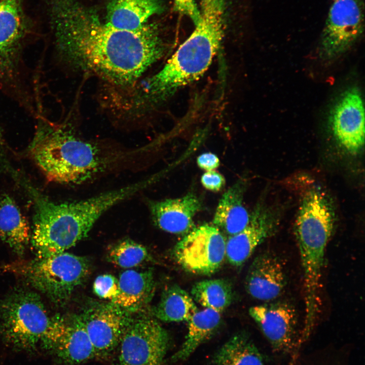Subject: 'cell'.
Masks as SVG:
<instances>
[{
  "mask_svg": "<svg viewBox=\"0 0 365 365\" xmlns=\"http://www.w3.org/2000/svg\"><path fill=\"white\" fill-rule=\"evenodd\" d=\"M245 187L243 180L235 183L223 195L215 210L213 225L229 236L242 230L249 221L243 203Z\"/></svg>",
  "mask_w": 365,
  "mask_h": 365,
  "instance_id": "obj_20",
  "label": "cell"
},
{
  "mask_svg": "<svg viewBox=\"0 0 365 365\" xmlns=\"http://www.w3.org/2000/svg\"><path fill=\"white\" fill-rule=\"evenodd\" d=\"M150 213L156 226L174 234H187L194 229L193 219L202 208L198 197L192 192L174 199L151 201Z\"/></svg>",
  "mask_w": 365,
  "mask_h": 365,
  "instance_id": "obj_17",
  "label": "cell"
},
{
  "mask_svg": "<svg viewBox=\"0 0 365 365\" xmlns=\"http://www.w3.org/2000/svg\"><path fill=\"white\" fill-rule=\"evenodd\" d=\"M41 346L69 364H80L97 356L81 315L52 317Z\"/></svg>",
  "mask_w": 365,
  "mask_h": 365,
  "instance_id": "obj_12",
  "label": "cell"
},
{
  "mask_svg": "<svg viewBox=\"0 0 365 365\" xmlns=\"http://www.w3.org/2000/svg\"><path fill=\"white\" fill-rule=\"evenodd\" d=\"M335 208L324 191L314 188L303 196L294 225V233L303 271L305 298L319 296L326 246L334 231Z\"/></svg>",
  "mask_w": 365,
  "mask_h": 365,
  "instance_id": "obj_4",
  "label": "cell"
},
{
  "mask_svg": "<svg viewBox=\"0 0 365 365\" xmlns=\"http://www.w3.org/2000/svg\"><path fill=\"white\" fill-rule=\"evenodd\" d=\"M52 319L32 291L17 289L0 302V336L15 350L33 351L41 346Z\"/></svg>",
  "mask_w": 365,
  "mask_h": 365,
  "instance_id": "obj_5",
  "label": "cell"
},
{
  "mask_svg": "<svg viewBox=\"0 0 365 365\" xmlns=\"http://www.w3.org/2000/svg\"><path fill=\"white\" fill-rule=\"evenodd\" d=\"M93 288L98 297L112 301L118 293V279L110 274L100 275L95 279Z\"/></svg>",
  "mask_w": 365,
  "mask_h": 365,
  "instance_id": "obj_28",
  "label": "cell"
},
{
  "mask_svg": "<svg viewBox=\"0 0 365 365\" xmlns=\"http://www.w3.org/2000/svg\"><path fill=\"white\" fill-rule=\"evenodd\" d=\"M363 12L361 0H334L320 39L321 58H336L356 42L363 30Z\"/></svg>",
  "mask_w": 365,
  "mask_h": 365,
  "instance_id": "obj_11",
  "label": "cell"
},
{
  "mask_svg": "<svg viewBox=\"0 0 365 365\" xmlns=\"http://www.w3.org/2000/svg\"><path fill=\"white\" fill-rule=\"evenodd\" d=\"M25 27L21 0H0V93L22 91L30 82L24 57Z\"/></svg>",
  "mask_w": 365,
  "mask_h": 365,
  "instance_id": "obj_6",
  "label": "cell"
},
{
  "mask_svg": "<svg viewBox=\"0 0 365 365\" xmlns=\"http://www.w3.org/2000/svg\"><path fill=\"white\" fill-rule=\"evenodd\" d=\"M106 259L115 265L129 268L150 261L151 257L142 244L127 239L111 246L107 252Z\"/></svg>",
  "mask_w": 365,
  "mask_h": 365,
  "instance_id": "obj_26",
  "label": "cell"
},
{
  "mask_svg": "<svg viewBox=\"0 0 365 365\" xmlns=\"http://www.w3.org/2000/svg\"><path fill=\"white\" fill-rule=\"evenodd\" d=\"M191 293L194 301L220 313L230 305L234 297L230 282L220 278L197 282L192 286Z\"/></svg>",
  "mask_w": 365,
  "mask_h": 365,
  "instance_id": "obj_25",
  "label": "cell"
},
{
  "mask_svg": "<svg viewBox=\"0 0 365 365\" xmlns=\"http://www.w3.org/2000/svg\"><path fill=\"white\" fill-rule=\"evenodd\" d=\"M277 365L272 355L263 353L247 332L235 334L215 353L210 365Z\"/></svg>",
  "mask_w": 365,
  "mask_h": 365,
  "instance_id": "obj_21",
  "label": "cell"
},
{
  "mask_svg": "<svg viewBox=\"0 0 365 365\" xmlns=\"http://www.w3.org/2000/svg\"><path fill=\"white\" fill-rule=\"evenodd\" d=\"M330 123L335 138L348 152H359L364 143V108L360 91H345L333 107Z\"/></svg>",
  "mask_w": 365,
  "mask_h": 365,
  "instance_id": "obj_13",
  "label": "cell"
},
{
  "mask_svg": "<svg viewBox=\"0 0 365 365\" xmlns=\"http://www.w3.org/2000/svg\"><path fill=\"white\" fill-rule=\"evenodd\" d=\"M0 237L19 256L24 253L31 238L27 220L7 194L0 196Z\"/></svg>",
  "mask_w": 365,
  "mask_h": 365,
  "instance_id": "obj_22",
  "label": "cell"
},
{
  "mask_svg": "<svg viewBox=\"0 0 365 365\" xmlns=\"http://www.w3.org/2000/svg\"><path fill=\"white\" fill-rule=\"evenodd\" d=\"M134 194L133 187L128 185L72 202L55 203L37 197L30 238L36 258L52 256L75 246L103 213Z\"/></svg>",
  "mask_w": 365,
  "mask_h": 365,
  "instance_id": "obj_3",
  "label": "cell"
},
{
  "mask_svg": "<svg viewBox=\"0 0 365 365\" xmlns=\"http://www.w3.org/2000/svg\"><path fill=\"white\" fill-rule=\"evenodd\" d=\"M197 310L192 296L179 286L173 284L163 291L152 314L166 322L188 321Z\"/></svg>",
  "mask_w": 365,
  "mask_h": 365,
  "instance_id": "obj_24",
  "label": "cell"
},
{
  "mask_svg": "<svg viewBox=\"0 0 365 365\" xmlns=\"http://www.w3.org/2000/svg\"><path fill=\"white\" fill-rule=\"evenodd\" d=\"M250 317L267 342L277 365H287L302 352L307 341L295 308L284 301L252 306Z\"/></svg>",
  "mask_w": 365,
  "mask_h": 365,
  "instance_id": "obj_7",
  "label": "cell"
},
{
  "mask_svg": "<svg viewBox=\"0 0 365 365\" xmlns=\"http://www.w3.org/2000/svg\"><path fill=\"white\" fill-rule=\"evenodd\" d=\"M244 284L247 293L254 299L266 302L275 301L287 285L284 263L272 252L259 254L249 267Z\"/></svg>",
  "mask_w": 365,
  "mask_h": 365,
  "instance_id": "obj_16",
  "label": "cell"
},
{
  "mask_svg": "<svg viewBox=\"0 0 365 365\" xmlns=\"http://www.w3.org/2000/svg\"><path fill=\"white\" fill-rule=\"evenodd\" d=\"M118 279V293L111 302L131 314L150 302L155 289L152 270H127L121 273Z\"/></svg>",
  "mask_w": 365,
  "mask_h": 365,
  "instance_id": "obj_18",
  "label": "cell"
},
{
  "mask_svg": "<svg viewBox=\"0 0 365 365\" xmlns=\"http://www.w3.org/2000/svg\"><path fill=\"white\" fill-rule=\"evenodd\" d=\"M81 315L97 355L106 354L118 346L133 317L111 302L94 304Z\"/></svg>",
  "mask_w": 365,
  "mask_h": 365,
  "instance_id": "obj_15",
  "label": "cell"
},
{
  "mask_svg": "<svg viewBox=\"0 0 365 365\" xmlns=\"http://www.w3.org/2000/svg\"><path fill=\"white\" fill-rule=\"evenodd\" d=\"M52 12L60 58L113 83L134 81L165 52L154 23L134 30L118 29L76 0H53Z\"/></svg>",
  "mask_w": 365,
  "mask_h": 365,
  "instance_id": "obj_1",
  "label": "cell"
},
{
  "mask_svg": "<svg viewBox=\"0 0 365 365\" xmlns=\"http://www.w3.org/2000/svg\"><path fill=\"white\" fill-rule=\"evenodd\" d=\"M221 321L220 312L210 308L197 310L188 321V330L185 340L172 356V360H182L189 357L200 345L214 334Z\"/></svg>",
  "mask_w": 365,
  "mask_h": 365,
  "instance_id": "obj_23",
  "label": "cell"
},
{
  "mask_svg": "<svg viewBox=\"0 0 365 365\" xmlns=\"http://www.w3.org/2000/svg\"><path fill=\"white\" fill-rule=\"evenodd\" d=\"M279 223L280 215L275 209L264 203L258 204L246 226L226 241V257L229 263L242 265L259 245L274 234Z\"/></svg>",
  "mask_w": 365,
  "mask_h": 365,
  "instance_id": "obj_14",
  "label": "cell"
},
{
  "mask_svg": "<svg viewBox=\"0 0 365 365\" xmlns=\"http://www.w3.org/2000/svg\"><path fill=\"white\" fill-rule=\"evenodd\" d=\"M170 345L166 330L154 317H132L118 345L119 365H163Z\"/></svg>",
  "mask_w": 365,
  "mask_h": 365,
  "instance_id": "obj_9",
  "label": "cell"
},
{
  "mask_svg": "<svg viewBox=\"0 0 365 365\" xmlns=\"http://www.w3.org/2000/svg\"><path fill=\"white\" fill-rule=\"evenodd\" d=\"M1 131H0V139H1Z\"/></svg>",
  "mask_w": 365,
  "mask_h": 365,
  "instance_id": "obj_32",
  "label": "cell"
},
{
  "mask_svg": "<svg viewBox=\"0 0 365 365\" xmlns=\"http://www.w3.org/2000/svg\"><path fill=\"white\" fill-rule=\"evenodd\" d=\"M39 118L30 150L50 181L81 184L114 169L129 158L127 150L86 141Z\"/></svg>",
  "mask_w": 365,
  "mask_h": 365,
  "instance_id": "obj_2",
  "label": "cell"
},
{
  "mask_svg": "<svg viewBox=\"0 0 365 365\" xmlns=\"http://www.w3.org/2000/svg\"><path fill=\"white\" fill-rule=\"evenodd\" d=\"M163 10L161 0H113L107 6L105 21L118 29L134 30Z\"/></svg>",
  "mask_w": 365,
  "mask_h": 365,
  "instance_id": "obj_19",
  "label": "cell"
},
{
  "mask_svg": "<svg viewBox=\"0 0 365 365\" xmlns=\"http://www.w3.org/2000/svg\"><path fill=\"white\" fill-rule=\"evenodd\" d=\"M349 345L328 346L309 353H300L287 365H350Z\"/></svg>",
  "mask_w": 365,
  "mask_h": 365,
  "instance_id": "obj_27",
  "label": "cell"
},
{
  "mask_svg": "<svg viewBox=\"0 0 365 365\" xmlns=\"http://www.w3.org/2000/svg\"><path fill=\"white\" fill-rule=\"evenodd\" d=\"M89 263L85 257L65 251L28 263L23 273L31 285L56 303L67 300L87 278Z\"/></svg>",
  "mask_w": 365,
  "mask_h": 365,
  "instance_id": "obj_8",
  "label": "cell"
},
{
  "mask_svg": "<svg viewBox=\"0 0 365 365\" xmlns=\"http://www.w3.org/2000/svg\"><path fill=\"white\" fill-rule=\"evenodd\" d=\"M201 184L207 190L212 192L220 191L225 185V179L219 172L207 171L201 176Z\"/></svg>",
  "mask_w": 365,
  "mask_h": 365,
  "instance_id": "obj_30",
  "label": "cell"
},
{
  "mask_svg": "<svg viewBox=\"0 0 365 365\" xmlns=\"http://www.w3.org/2000/svg\"><path fill=\"white\" fill-rule=\"evenodd\" d=\"M175 10L189 17L195 25L199 19V9L194 0H174Z\"/></svg>",
  "mask_w": 365,
  "mask_h": 365,
  "instance_id": "obj_29",
  "label": "cell"
},
{
  "mask_svg": "<svg viewBox=\"0 0 365 365\" xmlns=\"http://www.w3.org/2000/svg\"><path fill=\"white\" fill-rule=\"evenodd\" d=\"M226 243L218 228L205 224L193 229L176 243L173 254L186 271L208 275L221 267L226 257Z\"/></svg>",
  "mask_w": 365,
  "mask_h": 365,
  "instance_id": "obj_10",
  "label": "cell"
},
{
  "mask_svg": "<svg viewBox=\"0 0 365 365\" xmlns=\"http://www.w3.org/2000/svg\"><path fill=\"white\" fill-rule=\"evenodd\" d=\"M197 163L199 167L206 171L214 170L220 165L218 157L212 153L202 154L197 158Z\"/></svg>",
  "mask_w": 365,
  "mask_h": 365,
  "instance_id": "obj_31",
  "label": "cell"
}]
</instances>
